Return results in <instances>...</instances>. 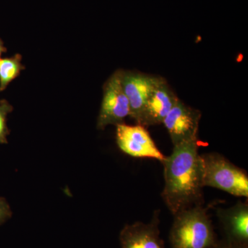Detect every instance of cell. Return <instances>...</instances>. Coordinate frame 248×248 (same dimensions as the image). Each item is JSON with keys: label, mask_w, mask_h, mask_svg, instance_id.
<instances>
[{"label": "cell", "mask_w": 248, "mask_h": 248, "mask_svg": "<svg viewBox=\"0 0 248 248\" xmlns=\"http://www.w3.org/2000/svg\"><path fill=\"white\" fill-rule=\"evenodd\" d=\"M201 118L200 110L178 99L163 122L173 146L197 140Z\"/></svg>", "instance_id": "8992f818"}, {"label": "cell", "mask_w": 248, "mask_h": 248, "mask_svg": "<svg viewBox=\"0 0 248 248\" xmlns=\"http://www.w3.org/2000/svg\"><path fill=\"white\" fill-rule=\"evenodd\" d=\"M204 187L218 189L239 197H248V176L246 170L235 166L216 153L201 155Z\"/></svg>", "instance_id": "3957f363"}, {"label": "cell", "mask_w": 248, "mask_h": 248, "mask_svg": "<svg viewBox=\"0 0 248 248\" xmlns=\"http://www.w3.org/2000/svg\"><path fill=\"white\" fill-rule=\"evenodd\" d=\"M116 140L121 151L137 158H151L162 162L166 156L155 144L146 127L122 123L116 125Z\"/></svg>", "instance_id": "5b68a950"}, {"label": "cell", "mask_w": 248, "mask_h": 248, "mask_svg": "<svg viewBox=\"0 0 248 248\" xmlns=\"http://www.w3.org/2000/svg\"><path fill=\"white\" fill-rule=\"evenodd\" d=\"M169 240L172 248H213L218 240L208 209L197 205L174 215Z\"/></svg>", "instance_id": "7a4b0ae2"}, {"label": "cell", "mask_w": 248, "mask_h": 248, "mask_svg": "<svg viewBox=\"0 0 248 248\" xmlns=\"http://www.w3.org/2000/svg\"><path fill=\"white\" fill-rule=\"evenodd\" d=\"M22 60V55L18 53L10 58L0 59V92L5 91L25 69Z\"/></svg>", "instance_id": "8fae6325"}, {"label": "cell", "mask_w": 248, "mask_h": 248, "mask_svg": "<svg viewBox=\"0 0 248 248\" xmlns=\"http://www.w3.org/2000/svg\"><path fill=\"white\" fill-rule=\"evenodd\" d=\"M179 99L167 81L161 78L146 103L140 125L148 127L163 124Z\"/></svg>", "instance_id": "9c48e42d"}, {"label": "cell", "mask_w": 248, "mask_h": 248, "mask_svg": "<svg viewBox=\"0 0 248 248\" xmlns=\"http://www.w3.org/2000/svg\"><path fill=\"white\" fill-rule=\"evenodd\" d=\"M14 110V107L6 99L0 100V144L8 143L10 130L7 126V117Z\"/></svg>", "instance_id": "7c38bea8"}, {"label": "cell", "mask_w": 248, "mask_h": 248, "mask_svg": "<svg viewBox=\"0 0 248 248\" xmlns=\"http://www.w3.org/2000/svg\"><path fill=\"white\" fill-rule=\"evenodd\" d=\"M217 217L224 233L223 239L248 246V202H239L231 208L218 209Z\"/></svg>", "instance_id": "30bf717a"}, {"label": "cell", "mask_w": 248, "mask_h": 248, "mask_svg": "<svg viewBox=\"0 0 248 248\" xmlns=\"http://www.w3.org/2000/svg\"><path fill=\"white\" fill-rule=\"evenodd\" d=\"M213 248H248V246L233 244L223 239L221 241H217V244Z\"/></svg>", "instance_id": "5bb4252c"}, {"label": "cell", "mask_w": 248, "mask_h": 248, "mask_svg": "<svg viewBox=\"0 0 248 248\" xmlns=\"http://www.w3.org/2000/svg\"><path fill=\"white\" fill-rule=\"evenodd\" d=\"M121 72L122 70L115 71L104 84L97 118V128L99 130H104L109 125L124 123V120L131 115L130 104L122 86Z\"/></svg>", "instance_id": "277c9868"}, {"label": "cell", "mask_w": 248, "mask_h": 248, "mask_svg": "<svg viewBox=\"0 0 248 248\" xmlns=\"http://www.w3.org/2000/svg\"><path fill=\"white\" fill-rule=\"evenodd\" d=\"M12 216L9 203L2 197H0V226Z\"/></svg>", "instance_id": "4fadbf2b"}, {"label": "cell", "mask_w": 248, "mask_h": 248, "mask_svg": "<svg viewBox=\"0 0 248 248\" xmlns=\"http://www.w3.org/2000/svg\"><path fill=\"white\" fill-rule=\"evenodd\" d=\"M159 212L156 211L148 223L136 222L126 225L121 231L120 241L122 248H165L160 237Z\"/></svg>", "instance_id": "ba28073f"}, {"label": "cell", "mask_w": 248, "mask_h": 248, "mask_svg": "<svg viewBox=\"0 0 248 248\" xmlns=\"http://www.w3.org/2000/svg\"><path fill=\"white\" fill-rule=\"evenodd\" d=\"M165 185L163 200L172 214L195 205L203 200V166L198 140L184 142L173 148L162 161Z\"/></svg>", "instance_id": "6da1fadb"}, {"label": "cell", "mask_w": 248, "mask_h": 248, "mask_svg": "<svg viewBox=\"0 0 248 248\" xmlns=\"http://www.w3.org/2000/svg\"><path fill=\"white\" fill-rule=\"evenodd\" d=\"M7 52V48L5 47L4 42L1 39H0V59L3 54Z\"/></svg>", "instance_id": "9a60e30c"}, {"label": "cell", "mask_w": 248, "mask_h": 248, "mask_svg": "<svg viewBox=\"0 0 248 248\" xmlns=\"http://www.w3.org/2000/svg\"><path fill=\"white\" fill-rule=\"evenodd\" d=\"M162 77L151 76L138 71L121 72L122 86L130 104V117L137 124L141 122L146 103Z\"/></svg>", "instance_id": "52a82bcc"}]
</instances>
